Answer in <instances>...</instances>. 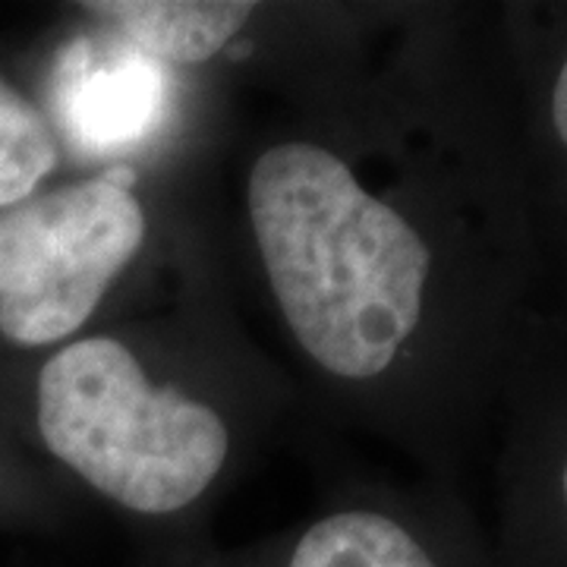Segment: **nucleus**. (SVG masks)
<instances>
[{"mask_svg":"<svg viewBox=\"0 0 567 567\" xmlns=\"http://www.w3.org/2000/svg\"><path fill=\"white\" fill-rule=\"evenodd\" d=\"M246 205L271 293L306 357L347 382L388 372L423 322L435 268L423 230L312 142L265 148Z\"/></svg>","mask_w":567,"mask_h":567,"instance_id":"obj_1","label":"nucleus"},{"mask_svg":"<svg viewBox=\"0 0 567 567\" xmlns=\"http://www.w3.org/2000/svg\"><path fill=\"white\" fill-rule=\"evenodd\" d=\"M558 498H561V507H565L567 514V454L565 461H561V473H558Z\"/></svg>","mask_w":567,"mask_h":567,"instance_id":"obj_9","label":"nucleus"},{"mask_svg":"<svg viewBox=\"0 0 567 567\" xmlns=\"http://www.w3.org/2000/svg\"><path fill=\"white\" fill-rule=\"evenodd\" d=\"M85 10L114 22L145 58L205 63L221 54L252 20L256 3L234 0H111Z\"/></svg>","mask_w":567,"mask_h":567,"instance_id":"obj_4","label":"nucleus"},{"mask_svg":"<svg viewBox=\"0 0 567 567\" xmlns=\"http://www.w3.org/2000/svg\"><path fill=\"white\" fill-rule=\"evenodd\" d=\"M281 567H445L416 533L379 511H338L316 520Z\"/></svg>","mask_w":567,"mask_h":567,"instance_id":"obj_5","label":"nucleus"},{"mask_svg":"<svg viewBox=\"0 0 567 567\" xmlns=\"http://www.w3.org/2000/svg\"><path fill=\"white\" fill-rule=\"evenodd\" d=\"M48 451L133 514L189 507L221 473L230 432L212 406L155 388L117 338L61 347L39 375Z\"/></svg>","mask_w":567,"mask_h":567,"instance_id":"obj_2","label":"nucleus"},{"mask_svg":"<svg viewBox=\"0 0 567 567\" xmlns=\"http://www.w3.org/2000/svg\"><path fill=\"white\" fill-rule=\"evenodd\" d=\"M133 164L0 212V334L44 347L76 334L145 244Z\"/></svg>","mask_w":567,"mask_h":567,"instance_id":"obj_3","label":"nucleus"},{"mask_svg":"<svg viewBox=\"0 0 567 567\" xmlns=\"http://www.w3.org/2000/svg\"><path fill=\"white\" fill-rule=\"evenodd\" d=\"M58 164V142L39 107L0 80V212L25 203Z\"/></svg>","mask_w":567,"mask_h":567,"instance_id":"obj_6","label":"nucleus"},{"mask_svg":"<svg viewBox=\"0 0 567 567\" xmlns=\"http://www.w3.org/2000/svg\"><path fill=\"white\" fill-rule=\"evenodd\" d=\"M155 102V73L148 70H111L107 76L99 73L89 82H80L73 111L76 130L85 136H117L136 130V117H148Z\"/></svg>","mask_w":567,"mask_h":567,"instance_id":"obj_7","label":"nucleus"},{"mask_svg":"<svg viewBox=\"0 0 567 567\" xmlns=\"http://www.w3.org/2000/svg\"><path fill=\"white\" fill-rule=\"evenodd\" d=\"M548 117H551V130L561 142V148L567 152V54L561 66H558V76L551 85V99H548Z\"/></svg>","mask_w":567,"mask_h":567,"instance_id":"obj_8","label":"nucleus"}]
</instances>
